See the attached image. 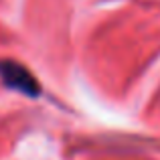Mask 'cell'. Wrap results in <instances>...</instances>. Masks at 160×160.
Segmentation results:
<instances>
[{
	"instance_id": "obj_1",
	"label": "cell",
	"mask_w": 160,
	"mask_h": 160,
	"mask_svg": "<svg viewBox=\"0 0 160 160\" xmlns=\"http://www.w3.org/2000/svg\"><path fill=\"white\" fill-rule=\"evenodd\" d=\"M0 75H2V79L8 83V85L16 87L18 91H24V93H28V95H37L39 93V87L35 85L32 77L20 65H14V63H2V65H0Z\"/></svg>"
}]
</instances>
